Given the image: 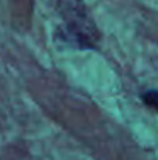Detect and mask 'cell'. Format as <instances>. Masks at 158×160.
Here are the masks:
<instances>
[{
  "label": "cell",
  "mask_w": 158,
  "mask_h": 160,
  "mask_svg": "<svg viewBox=\"0 0 158 160\" xmlns=\"http://www.w3.org/2000/svg\"><path fill=\"white\" fill-rule=\"evenodd\" d=\"M59 14L64 20L59 38L71 47L93 50L98 47L101 34L82 0H57Z\"/></svg>",
  "instance_id": "1"
},
{
  "label": "cell",
  "mask_w": 158,
  "mask_h": 160,
  "mask_svg": "<svg viewBox=\"0 0 158 160\" xmlns=\"http://www.w3.org/2000/svg\"><path fill=\"white\" fill-rule=\"evenodd\" d=\"M141 100L144 104H147L149 107H152L154 110L158 112V90L155 89H151V90H146L141 93Z\"/></svg>",
  "instance_id": "2"
}]
</instances>
